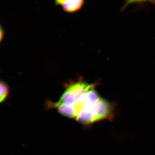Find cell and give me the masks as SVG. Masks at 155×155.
Segmentation results:
<instances>
[{"instance_id": "obj_1", "label": "cell", "mask_w": 155, "mask_h": 155, "mask_svg": "<svg viewBox=\"0 0 155 155\" xmlns=\"http://www.w3.org/2000/svg\"><path fill=\"white\" fill-rule=\"evenodd\" d=\"M58 5L61 6L64 10L68 12H74L78 11L84 4L82 0L68 1V0H58L55 1Z\"/></svg>"}, {"instance_id": "obj_2", "label": "cell", "mask_w": 155, "mask_h": 155, "mask_svg": "<svg viewBox=\"0 0 155 155\" xmlns=\"http://www.w3.org/2000/svg\"><path fill=\"white\" fill-rule=\"evenodd\" d=\"M55 106L58 107V111L61 115L69 118L75 119V112L72 106L64 104L57 103L55 104Z\"/></svg>"}, {"instance_id": "obj_3", "label": "cell", "mask_w": 155, "mask_h": 155, "mask_svg": "<svg viewBox=\"0 0 155 155\" xmlns=\"http://www.w3.org/2000/svg\"><path fill=\"white\" fill-rule=\"evenodd\" d=\"M9 93L8 86L4 82L1 81V96H0V101L2 102L4 101Z\"/></svg>"}, {"instance_id": "obj_4", "label": "cell", "mask_w": 155, "mask_h": 155, "mask_svg": "<svg viewBox=\"0 0 155 155\" xmlns=\"http://www.w3.org/2000/svg\"><path fill=\"white\" fill-rule=\"evenodd\" d=\"M3 31L2 28V27L1 28V30H0V38H1V39H0V40H1V41L2 40V39L3 36Z\"/></svg>"}]
</instances>
